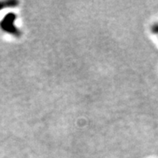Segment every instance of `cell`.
I'll return each mask as SVG.
<instances>
[{"mask_svg":"<svg viewBox=\"0 0 158 158\" xmlns=\"http://www.w3.org/2000/svg\"><path fill=\"white\" fill-rule=\"evenodd\" d=\"M18 4V2L15 1H9V2H0V10L4 7H11Z\"/></svg>","mask_w":158,"mask_h":158,"instance_id":"2","label":"cell"},{"mask_svg":"<svg viewBox=\"0 0 158 158\" xmlns=\"http://www.w3.org/2000/svg\"><path fill=\"white\" fill-rule=\"evenodd\" d=\"M152 31H153L154 33H158V23H156V24L153 25V27H152Z\"/></svg>","mask_w":158,"mask_h":158,"instance_id":"3","label":"cell"},{"mask_svg":"<svg viewBox=\"0 0 158 158\" xmlns=\"http://www.w3.org/2000/svg\"><path fill=\"white\" fill-rule=\"evenodd\" d=\"M15 18H16V15L13 13H10L8 15H6L4 17V19L1 21L0 27L6 32L18 36V35H20V32L14 26V21H15Z\"/></svg>","mask_w":158,"mask_h":158,"instance_id":"1","label":"cell"}]
</instances>
